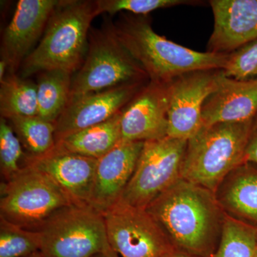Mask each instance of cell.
Here are the masks:
<instances>
[{
	"mask_svg": "<svg viewBox=\"0 0 257 257\" xmlns=\"http://www.w3.org/2000/svg\"><path fill=\"white\" fill-rule=\"evenodd\" d=\"M253 257H257V247H256V251H255L254 254H253Z\"/></svg>",
	"mask_w": 257,
	"mask_h": 257,
	"instance_id": "cell-32",
	"label": "cell"
},
{
	"mask_svg": "<svg viewBox=\"0 0 257 257\" xmlns=\"http://www.w3.org/2000/svg\"><path fill=\"white\" fill-rule=\"evenodd\" d=\"M113 27L150 82L168 83L195 71L222 70L229 58V54L197 52L167 40L153 30L146 15H121Z\"/></svg>",
	"mask_w": 257,
	"mask_h": 257,
	"instance_id": "cell-2",
	"label": "cell"
},
{
	"mask_svg": "<svg viewBox=\"0 0 257 257\" xmlns=\"http://www.w3.org/2000/svg\"><path fill=\"white\" fill-rule=\"evenodd\" d=\"M170 82L150 81L121 110V140L147 142L168 136Z\"/></svg>",
	"mask_w": 257,
	"mask_h": 257,
	"instance_id": "cell-11",
	"label": "cell"
},
{
	"mask_svg": "<svg viewBox=\"0 0 257 257\" xmlns=\"http://www.w3.org/2000/svg\"><path fill=\"white\" fill-rule=\"evenodd\" d=\"M25 257H46L43 254L41 251H36V252L32 253L28 256Z\"/></svg>",
	"mask_w": 257,
	"mask_h": 257,
	"instance_id": "cell-31",
	"label": "cell"
},
{
	"mask_svg": "<svg viewBox=\"0 0 257 257\" xmlns=\"http://www.w3.org/2000/svg\"><path fill=\"white\" fill-rule=\"evenodd\" d=\"M23 145L8 119H0V167L5 181L18 173L24 152Z\"/></svg>",
	"mask_w": 257,
	"mask_h": 257,
	"instance_id": "cell-25",
	"label": "cell"
},
{
	"mask_svg": "<svg viewBox=\"0 0 257 257\" xmlns=\"http://www.w3.org/2000/svg\"><path fill=\"white\" fill-rule=\"evenodd\" d=\"M93 257H120L119 255L117 254L112 248L111 249L108 250V251H104V252H101L98 253V254L95 255V256Z\"/></svg>",
	"mask_w": 257,
	"mask_h": 257,
	"instance_id": "cell-30",
	"label": "cell"
},
{
	"mask_svg": "<svg viewBox=\"0 0 257 257\" xmlns=\"http://www.w3.org/2000/svg\"><path fill=\"white\" fill-rule=\"evenodd\" d=\"M244 162L257 166V113L252 119V124L245 151Z\"/></svg>",
	"mask_w": 257,
	"mask_h": 257,
	"instance_id": "cell-28",
	"label": "cell"
},
{
	"mask_svg": "<svg viewBox=\"0 0 257 257\" xmlns=\"http://www.w3.org/2000/svg\"><path fill=\"white\" fill-rule=\"evenodd\" d=\"M40 251V235L0 217V257H25Z\"/></svg>",
	"mask_w": 257,
	"mask_h": 257,
	"instance_id": "cell-24",
	"label": "cell"
},
{
	"mask_svg": "<svg viewBox=\"0 0 257 257\" xmlns=\"http://www.w3.org/2000/svg\"><path fill=\"white\" fill-rule=\"evenodd\" d=\"M256 113L257 79L236 80L226 77L221 70L216 89L203 105L202 126L246 121Z\"/></svg>",
	"mask_w": 257,
	"mask_h": 257,
	"instance_id": "cell-17",
	"label": "cell"
},
{
	"mask_svg": "<svg viewBox=\"0 0 257 257\" xmlns=\"http://www.w3.org/2000/svg\"><path fill=\"white\" fill-rule=\"evenodd\" d=\"M121 111L101 124L64 137L55 147L62 151L99 160L121 140Z\"/></svg>",
	"mask_w": 257,
	"mask_h": 257,
	"instance_id": "cell-18",
	"label": "cell"
},
{
	"mask_svg": "<svg viewBox=\"0 0 257 257\" xmlns=\"http://www.w3.org/2000/svg\"><path fill=\"white\" fill-rule=\"evenodd\" d=\"M72 202L52 179L32 166L1 184L0 217L36 231L57 211Z\"/></svg>",
	"mask_w": 257,
	"mask_h": 257,
	"instance_id": "cell-6",
	"label": "cell"
},
{
	"mask_svg": "<svg viewBox=\"0 0 257 257\" xmlns=\"http://www.w3.org/2000/svg\"><path fill=\"white\" fill-rule=\"evenodd\" d=\"M36 231L46 257H93L111 248L104 216L91 206L64 207Z\"/></svg>",
	"mask_w": 257,
	"mask_h": 257,
	"instance_id": "cell-7",
	"label": "cell"
},
{
	"mask_svg": "<svg viewBox=\"0 0 257 257\" xmlns=\"http://www.w3.org/2000/svg\"><path fill=\"white\" fill-rule=\"evenodd\" d=\"M144 144L121 140L98 160L89 206L103 214L119 200L133 177Z\"/></svg>",
	"mask_w": 257,
	"mask_h": 257,
	"instance_id": "cell-15",
	"label": "cell"
},
{
	"mask_svg": "<svg viewBox=\"0 0 257 257\" xmlns=\"http://www.w3.org/2000/svg\"><path fill=\"white\" fill-rule=\"evenodd\" d=\"M252 119L202 126L188 140L181 178L215 193L244 163Z\"/></svg>",
	"mask_w": 257,
	"mask_h": 257,
	"instance_id": "cell-4",
	"label": "cell"
},
{
	"mask_svg": "<svg viewBox=\"0 0 257 257\" xmlns=\"http://www.w3.org/2000/svg\"><path fill=\"white\" fill-rule=\"evenodd\" d=\"M72 74L60 69L40 72L37 83V116L55 124L68 105Z\"/></svg>",
	"mask_w": 257,
	"mask_h": 257,
	"instance_id": "cell-20",
	"label": "cell"
},
{
	"mask_svg": "<svg viewBox=\"0 0 257 257\" xmlns=\"http://www.w3.org/2000/svg\"><path fill=\"white\" fill-rule=\"evenodd\" d=\"M103 216L108 241L120 257H166L176 249L146 209L117 202Z\"/></svg>",
	"mask_w": 257,
	"mask_h": 257,
	"instance_id": "cell-9",
	"label": "cell"
},
{
	"mask_svg": "<svg viewBox=\"0 0 257 257\" xmlns=\"http://www.w3.org/2000/svg\"><path fill=\"white\" fill-rule=\"evenodd\" d=\"M230 175L219 205L257 227V166L244 162Z\"/></svg>",
	"mask_w": 257,
	"mask_h": 257,
	"instance_id": "cell-19",
	"label": "cell"
},
{
	"mask_svg": "<svg viewBox=\"0 0 257 257\" xmlns=\"http://www.w3.org/2000/svg\"><path fill=\"white\" fill-rule=\"evenodd\" d=\"M214 193L179 179L146 208L177 249L211 257L217 246L221 211Z\"/></svg>",
	"mask_w": 257,
	"mask_h": 257,
	"instance_id": "cell-1",
	"label": "cell"
},
{
	"mask_svg": "<svg viewBox=\"0 0 257 257\" xmlns=\"http://www.w3.org/2000/svg\"><path fill=\"white\" fill-rule=\"evenodd\" d=\"M221 69L200 70L170 82L168 136L189 140L202 126L204 101L217 86Z\"/></svg>",
	"mask_w": 257,
	"mask_h": 257,
	"instance_id": "cell-10",
	"label": "cell"
},
{
	"mask_svg": "<svg viewBox=\"0 0 257 257\" xmlns=\"http://www.w3.org/2000/svg\"><path fill=\"white\" fill-rule=\"evenodd\" d=\"M148 76L120 43L113 23L91 29L85 60L71 87L70 101L122 84L145 83Z\"/></svg>",
	"mask_w": 257,
	"mask_h": 257,
	"instance_id": "cell-5",
	"label": "cell"
},
{
	"mask_svg": "<svg viewBox=\"0 0 257 257\" xmlns=\"http://www.w3.org/2000/svg\"><path fill=\"white\" fill-rule=\"evenodd\" d=\"M145 87L143 83L122 84L70 101L55 121V142L111 119Z\"/></svg>",
	"mask_w": 257,
	"mask_h": 257,
	"instance_id": "cell-13",
	"label": "cell"
},
{
	"mask_svg": "<svg viewBox=\"0 0 257 257\" xmlns=\"http://www.w3.org/2000/svg\"><path fill=\"white\" fill-rule=\"evenodd\" d=\"M222 72L236 80L257 79V39L229 54Z\"/></svg>",
	"mask_w": 257,
	"mask_h": 257,
	"instance_id": "cell-27",
	"label": "cell"
},
{
	"mask_svg": "<svg viewBox=\"0 0 257 257\" xmlns=\"http://www.w3.org/2000/svg\"><path fill=\"white\" fill-rule=\"evenodd\" d=\"M166 257H199L195 256V255L190 254V253L184 252V251H180V250L176 249L172 251L170 254L167 255Z\"/></svg>",
	"mask_w": 257,
	"mask_h": 257,
	"instance_id": "cell-29",
	"label": "cell"
},
{
	"mask_svg": "<svg viewBox=\"0 0 257 257\" xmlns=\"http://www.w3.org/2000/svg\"><path fill=\"white\" fill-rule=\"evenodd\" d=\"M99 15H113L121 11L135 15H147L155 10L172 8L179 5L193 4L186 0H96Z\"/></svg>",
	"mask_w": 257,
	"mask_h": 257,
	"instance_id": "cell-26",
	"label": "cell"
},
{
	"mask_svg": "<svg viewBox=\"0 0 257 257\" xmlns=\"http://www.w3.org/2000/svg\"><path fill=\"white\" fill-rule=\"evenodd\" d=\"M23 159L24 165L35 167L52 179L72 204L89 206L98 160L55 147L42 156L26 155Z\"/></svg>",
	"mask_w": 257,
	"mask_h": 257,
	"instance_id": "cell-14",
	"label": "cell"
},
{
	"mask_svg": "<svg viewBox=\"0 0 257 257\" xmlns=\"http://www.w3.org/2000/svg\"><path fill=\"white\" fill-rule=\"evenodd\" d=\"M0 84L1 118L9 120L17 116H37L36 83L16 74H7Z\"/></svg>",
	"mask_w": 257,
	"mask_h": 257,
	"instance_id": "cell-21",
	"label": "cell"
},
{
	"mask_svg": "<svg viewBox=\"0 0 257 257\" xmlns=\"http://www.w3.org/2000/svg\"><path fill=\"white\" fill-rule=\"evenodd\" d=\"M60 0H20L1 42V60L8 73L16 74L32 47L43 36L52 13Z\"/></svg>",
	"mask_w": 257,
	"mask_h": 257,
	"instance_id": "cell-12",
	"label": "cell"
},
{
	"mask_svg": "<svg viewBox=\"0 0 257 257\" xmlns=\"http://www.w3.org/2000/svg\"><path fill=\"white\" fill-rule=\"evenodd\" d=\"M27 155L40 157L55 145V126L38 116H17L8 120Z\"/></svg>",
	"mask_w": 257,
	"mask_h": 257,
	"instance_id": "cell-22",
	"label": "cell"
},
{
	"mask_svg": "<svg viewBox=\"0 0 257 257\" xmlns=\"http://www.w3.org/2000/svg\"><path fill=\"white\" fill-rule=\"evenodd\" d=\"M96 1L60 0L36 48L22 64L20 77L44 71L79 70L85 60L91 24L98 16Z\"/></svg>",
	"mask_w": 257,
	"mask_h": 257,
	"instance_id": "cell-3",
	"label": "cell"
},
{
	"mask_svg": "<svg viewBox=\"0 0 257 257\" xmlns=\"http://www.w3.org/2000/svg\"><path fill=\"white\" fill-rule=\"evenodd\" d=\"M257 247V227L235 218L225 217L220 241L211 257H253Z\"/></svg>",
	"mask_w": 257,
	"mask_h": 257,
	"instance_id": "cell-23",
	"label": "cell"
},
{
	"mask_svg": "<svg viewBox=\"0 0 257 257\" xmlns=\"http://www.w3.org/2000/svg\"><path fill=\"white\" fill-rule=\"evenodd\" d=\"M214 29L207 52L230 54L257 39V0H211Z\"/></svg>",
	"mask_w": 257,
	"mask_h": 257,
	"instance_id": "cell-16",
	"label": "cell"
},
{
	"mask_svg": "<svg viewBox=\"0 0 257 257\" xmlns=\"http://www.w3.org/2000/svg\"><path fill=\"white\" fill-rule=\"evenodd\" d=\"M187 143L169 136L145 142L133 177L118 202L146 209L181 178Z\"/></svg>",
	"mask_w": 257,
	"mask_h": 257,
	"instance_id": "cell-8",
	"label": "cell"
}]
</instances>
